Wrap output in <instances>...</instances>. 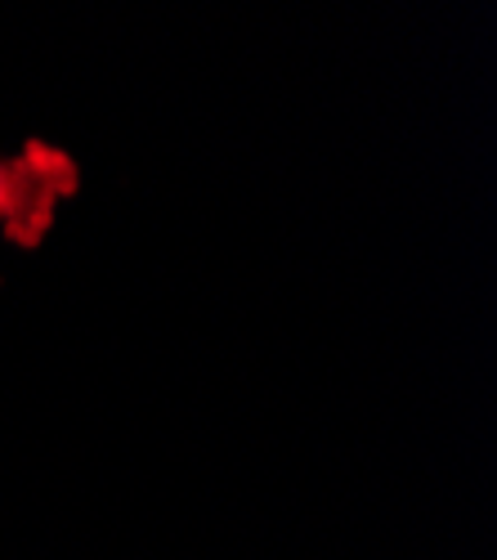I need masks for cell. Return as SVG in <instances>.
Wrapping results in <instances>:
<instances>
[{
    "mask_svg": "<svg viewBox=\"0 0 497 560\" xmlns=\"http://www.w3.org/2000/svg\"><path fill=\"white\" fill-rule=\"evenodd\" d=\"M81 189V166L50 139H27L10 158H0V233L14 247H40L55 229V215Z\"/></svg>",
    "mask_w": 497,
    "mask_h": 560,
    "instance_id": "6da1fadb",
    "label": "cell"
}]
</instances>
